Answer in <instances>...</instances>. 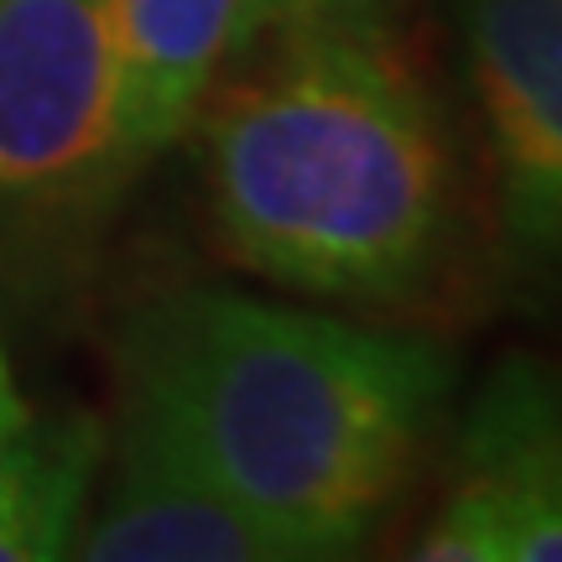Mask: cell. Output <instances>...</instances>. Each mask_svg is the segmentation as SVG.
I'll return each mask as SVG.
<instances>
[{
	"instance_id": "obj_8",
	"label": "cell",
	"mask_w": 562,
	"mask_h": 562,
	"mask_svg": "<svg viewBox=\"0 0 562 562\" xmlns=\"http://www.w3.org/2000/svg\"><path fill=\"white\" fill-rule=\"evenodd\" d=\"M104 427L89 417H26L0 448V562L74 558V537L100 474Z\"/></svg>"
},
{
	"instance_id": "obj_7",
	"label": "cell",
	"mask_w": 562,
	"mask_h": 562,
	"mask_svg": "<svg viewBox=\"0 0 562 562\" xmlns=\"http://www.w3.org/2000/svg\"><path fill=\"white\" fill-rule=\"evenodd\" d=\"M89 562H302L266 521L121 422L115 474L74 537Z\"/></svg>"
},
{
	"instance_id": "obj_3",
	"label": "cell",
	"mask_w": 562,
	"mask_h": 562,
	"mask_svg": "<svg viewBox=\"0 0 562 562\" xmlns=\"http://www.w3.org/2000/svg\"><path fill=\"white\" fill-rule=\"evenodd\" d=\"M115 193L100 0H0V250H37Z\"/></svg>"
},
{
	"instance_id": "obj_1",
	"label": "cell",
	"mask_w": 562,
	"mask_h": 562,
	"mask_svg": "<svg viewBox=\"0 0 562 562\" xmlns=\"http://www.w3.org/2000/svg\"><path fill=\"white\" fill-rule=\"evenodd\" d=\"M448 385L432 344L220 286L151 302L121 334L125 427L302 562L349 558L391 516Z\"/></svg>"
},
{
	"instance_id": "obj_2",
	"label": "cell",
	"mask_w": 562,
	"mask_h": 562,
	"mask_svg": "<svg viewBox=\"0 0 562 562\" xmlns=\"http://www.w3.org/2000/svg\"><path fill=\"white\" fill-rule=\"evenodd\" d=\"M281 37L203 121L220 240L256 277L307 297H417L453 214L438 104L364 16Z\"/></svg>"
},
{
	"instance_id": "obj_10",
	"label": "cell",
	"mask_w": 562,
	"mask_h": 562,
	"mask_svg": "<svg viewBox=\"0 0 562 562\" xmlns=\"http://www.w3.org/2000/svg\"><path fill=\"white\" fill-rule=\"evenodd\" d=\"M26 417H32V412H26V402H21L16 375H11V360H5V349H0V448L26 427Z\"/></svg>"
},
{
	"instance_id": "obj_4",
	"label": "cell",
	"mask_w": 562,
	"mask_h": 562,
	"mask_svg": "<svg viewBox=\"0 0 562 562\" xmlns=\"http://www.w3.org/2000/svg\"><path fill=\"white\" fill-rule=\"evenodd\" d=\"M412 558L422 562H558L562 463L558 406L537 364H505L469 406L459 474Z\"/></svg>"
},
{
	"instance_id": "obj_5",
	"label": "cell",
	"mask_w": 562,
	"mask_h": 562,
	"mask_svg": "<svg viewBox=\"0 0 562 562\" xmlns=\"http://www.w3.org/2000/svg\"><path fill=\"white\" fill-rule=\"evenodd\" d=\"M463 53L501 224L542 261L562 235V0H463Z\"/></svg>"
},
{
	"instance_id": "obj_6",
	"label": "cell",
	"mask_w": 562,
	"mask_h": 562,
	"mask_svg": "<svg viewBox=\"0 0 562 562\" xmlns=\"http://www.w3.org/2000/svg\"><path fill=\"white\" fill-rule=\"evenodd\" d=\"M115 63L121 188L203 115L224 68L256 47V0H100Z\"/></svg>"
},
{
	"instance_id": "obj_9",
	"label": "cell",
	"mask_w": 562,
	"mask_h": 562,
	"mask_svg": "<svg viewBox=\"0 0 562 562\" xmlns=\"http://www.w3.org/2000/svg\"><path fill=\"white\" fill-rule=\"evenodd\" d=\"M370 5H375V0H256V42H261L266 32H286V26L370 16Z\"/></svg>"
}]
</instances>
